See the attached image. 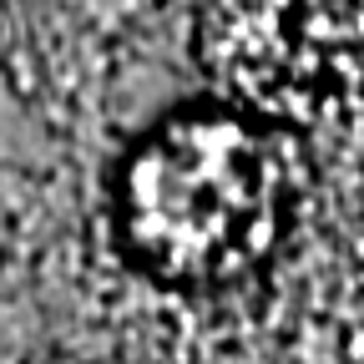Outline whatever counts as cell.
Returning <instances> with one entry per match:
<instances>
[{
	"label": "cell",
	"mask_w": 364,
	"mask_h": 364,
	"mask_svg": "<svg viewBox=\"0 0 364 364\" xmlns=\"http://www.w3.org/2000/svg\"><path fill=\"white\" fill-rule=\"evenodd\" d=\"M203 66L263 117L349 122L364 112V0H213Z\"/></svg>",
	"instance_id": "7a4b0ae2"
},
{
	"label": "cell",
	"mask_w": 364,
	"mask_h": 364,
	"mask_svg": "<svg viewBox=\"0 0 364 364\" xmlns=\"http://www.w3.org/2000/svg\"><path fill=\"white\" fill-rule=\"evenodd\" d=\"M289 218V162L253 117L182 112L132 152L122 238L162 284H228L253 268Z\"/></svg>",
	"instance_id": "6da1fadb"
}]
</instances>
